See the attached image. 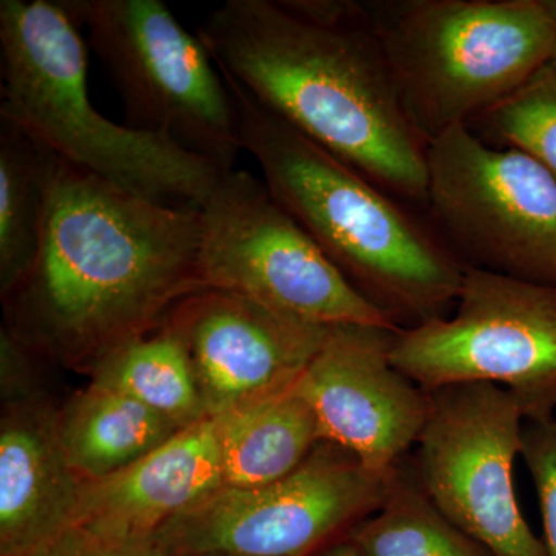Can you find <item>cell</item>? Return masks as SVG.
Segmentation results:
<instances>
[{
    "label": "cell",
    "mask_w": 556,
    "mask_h": 556,
    "mask_svg": "<svg viewBox=\"0 0 556 556\" xmlns=\"http://www.w3.org/2000/svg\"><path fill=\"white\" fill-rule=\"evenodd\" d=\"M200 208L164 206L54 155L38 254L3 299L9 331L90 371L204 291Z\"/></svg>",
    "instance_id": "obj_1"
},
{
    "label": "cell",
    "mask_w": 556,
    "mask_h": 556,
    "mask_svg": "<svg viewBox=\"0 0 556 556\" xmlns=\"http://www.w3.org/2000/svg\"><path fill=\"white\" fill-rule=\"evenodd\" d=\"M197 35L226 78L404 203L428 195V142L356 0H228Z\"/></svg>",
    "instance_id": "obj_2"
},
{
    "label": "cell",
    "mask_w": 556,
    "mask_h": 556,
    "mask_svg": "<svg viewBox=\"0 0 556 556\" xmlns=\"http://www.w3.org/2000/svg\"><path fill=\"white\" fill-rule=\"evenodd\" d=\"M225 79L243 150L350 283L399 328L452 314L466 265L431 223Z\"/></svg>",
    "instance_id": "obj_3"
},
{
    "label": "cell",
    "mask_w": 556,
    "mask_h": 556,
    "mask_svg": "<svg viewBox=\"0 0 556 556\" xmlns=\"http://www.w3.org/2000/svg\"><path fill=\"white\" fill-rule=\"evenodd\" d=\"M0 54V116L72 166L127 192L164 206H203L223 170L98 112L87 90L86 42L61 0H2Z\"/></svg>",
    "instance_id": "obj_4"
},
{
    "label": "cell",
    "mask_w": 556,
    "mask_h": 556,
    "mask_svg": "<svg viewBox=\"0 0 556 556\" xmlns=\"http://www.w3.org/2000/svg\"><path fill=\"white\" fill-rule=\"evenodd\" d=\"M365 9L427 142L506 100L556 56V0H375Z\"/></svg>",
    "instance_id": "obj_5"
},
{
    "label": "cell",
    "mask_w": 556,
    "mask_h": 556,
    "mask_svg": "<svg viewBox=\"0 0 556 556\" xmlns=\"http://www.w3.org/2000/svg\"><path fill=\"white\" fill-rule=\"evenodd\" d=\"M118 90L131 129L169 139L223 172L243 146L236 98L200 36L161 0H61Z\"/></svg>",
    "instance_id": "obj_6"
},
{
    "label": "cell",
    "mask_w": 556,
    "mask_h": 556,
    "mask_svg": "<svg viewBox=\"0 0 556 556\" xmlns=\"http://www.w3.org/2000/svg\"><path fill=\"white\" fill-rule=\"evenodd\" d=\"M391 362L426 393L492 383L527 420L556 415V288L466 266L455 311L399 328Z\"/></svg>",
    "instance_id": "obj_7"
},
{
    "label": "cell",
    "mask_w": 556,
    "mask_h": 556,
    "mask_svg": "<svg viewBox=\"0 0 556 556\" xmlns=\"http://www.w3.org/2000/svg\"><path fill=\"white\" fill-rule=\"evenodd\" d=\"M200 215L204 291L232 292L316 327L399 329L249 172H223Z\"/></svg>",
    "instance_id": "obj_8"
},
{
    "label": "cell",
    "mask_w": 556,
    "mask_h": 556,
    "mask_svg": "<svg viewBox=\"0 0 556 556\" xmlns=\"http://www.w3.org/2000/svg\"><path fill=\"white\" fill-rule=\"evenodd\" d=\"M431 226L466 266L556 288V179L466 124L428 142Z\"/></svg>",
    "instance_id": "obj_9"
},
{
    "label": "cell",
    "mask_w": 556,
    "mask_h": 556,
    "mask_svg": "<svg viewBox=\"0 0 556 556\" xmlns=\"http://www.w3.org/2000/svg\"><path fill=\"white\" fill-rule=\"evenodd\" d=\"M394 470L376 473L320 441L288 477L251 489L219 486L156 538L170 556H311L382 506Z\"/></svg>",
    "instance_id": "obj_10"
},
{
    "label": "cell",
    "mask_w": 556,
    "mask_h": 556,
    "mask_svg": "<svg viewBox=\"0 0 556 556\" xmlns=\"http://www.w3.org/2000/svg\"><path fill=\"white\" fill-rule=\"evenodd\" d=\"M428 397L412 464L434 506L493 556H547L515 489L526 424L517 399L492 383L439 388Z\"/></svg>",
    "instance_id": "obj_11"
},
{
    "label": "cell",
    "mask_w": 556,
    "mask_h": 556,
    "mask_svg": "<svg viewBox=\"0 0 556 556\" xmlns=\"http://www.w3.org/2000/svg\"><path fill=\"white\" fill-rule=\"evenodd\" d=\"M397 329L328 328L298 388L316 413L321 441L334 442L388 475L416 445L430 397L391 362Z\"/></svg>",
    "instance_id": "obj_12"
},
{
    "label": "cell",
    "mask_w": 556,
    "mask_h": 556,
    "mask_svg": "<svg viewBox=\"0 0 556 556\" xmlns=\"http://www.w3.org/2000/svg\"><path fill=\"white\" fill-rule=\"evenodd\" d=\"M177 314L211 417L294 387L328 331L215 289L182 300Z\"/></svg>",
    "instance_id": "obj_13"
},
{
    "label": "cell",
    "mask_w": 556,
    "mask_h": 556,
    "mask_svg": "<svg viewBox=\"0 0 556 556\" xmlns=\"http://www.w3.org/2000/svg\"><path fill=\"white\" fill-rule=\"evenodd\" d=\"M223 486L217 417L185 428L137 463L83 482L72 527L109 536H152Z\"/></svg>",
    "instance_id": "obj_14"
},
{
    "label": "cell",
    "mask_w": 556,
    "mask_h": 556,
    "mask_svg": "<svg viewBox=\"0 0 556 556\" xmlns=\"http://www.w3.org/2000/svg\"><path fill=\"white\" fill-rule=\"evenodd\" d=\"M83 481L60 437V413L27 399L0 424V555L54 544L73 526Z\"/></svg>",
    "instance_id": "obj_15"
},
{
    "label": "cell",
    "mask_w": 556,
    "mask_h": 556,
    "mask_svg": "<svg viewBox=\"0 0 556 556\" xmlns=\"http://www.w3.org/2000/svg\"><path fill=\"white\" fill-rule=\"evenodd\" d=\"M181 430L129 394L94 382L60 413L62 447L83 482L124 470Z\"/></svg>",
    "instance_id": "obj_16"
},
{
    "label": "cell",
    "mask_w": 556,
    "mask_h": 556,
    "mask_svg": "<svg viewBox=\"0 0 556 556\" xmlns=\"http://www.w3.org/2000/svg\"><path fill=\"white\" fill-rule=\"evenodd\" d=\"M217 419L223 486L251 489L288 477L321 441L316 413L298 383Z\"/></svg>",
    "instance_id": "obj_17"
},
{
    "label": "cell",
    "mask_w": 556,
    "mask_h": 556,
    "mask_svg": "<svg viewBox=\"0 0 556 556\" xmlns=\"http://www.w3.org/2000/svg\"><path fill=\"white\" fill-rule=\"evenodd\" d=\"M91 382L129 394L182 430L211 417L177 306L159 328L102 358L91 369Z\"/></svg>",
    "instance_id": "obj_18"
},
{
    "label": "cell",
    "mask_w": 556,
    "mask_h": 556,
    "mask_svg": "<svg viewBox=\"0 0 556 556\" xmlns=\"http://www.w3.org/2000/svg\"><path fill=\"white\" fill-rule=\"evenodd\" d=\"M53 152L0 116V294L10 295L38 254Z\"/></svg>",
    "instance_id": "obj_19"
},
{
    "label": "cell",
    "mask_w": 556,
    "mask_h": 556,
    "mask_svg": "<svg viewBox=\"0 0 556 556\" xmlns=\"http://www.w3.org/2000/svg\"><path fill=\"white\" fill-rule=\"evenodd\" d=\"M346 540L364 556H493L434 506L407 459L382 506L351 527Z\"/></svg>",
    "instance_id": "obj_20"
},
{
    "label": "cell",
    "mask_w": 556,
    "mask_h": 556,
    "mask_svg": "<svg viewBox=\"0 0 556 556\" xmlns=\"http://www.w3.org/2000/svg\"><path fill=\"white\" fill-rule=\"evenodd\" d=\"M493 148L525 153L556 179V64L466 124Z\"/></svg>",
    "instance_id": "obj_21"
},
{
    "label": "cell",
    "mask_w": 556,
    "mask_h": 556,
    "mask_svg": "<svg viewBox=\"0 0 556 556\" xmlns=\"http://www.w3.org/2000/svg\"><path fill=\"white\" fill-rule=\"evenodd\" d=\"M521 457L540 500L546 554L556 556V415L543 420H527L522 430Z\"/></svg>",
    "instance_id": "obj_22"
},
{
    "label": "cell",
    "mask_w": 556,
    "mask_h": 556,
    "mask_svg": "<svg viewBox=\"0 0 556 556\" xmlns=\"http://www.w3.org/2000/svg\"><path fill=\"white\" fill-rule=\"evenodd\" d=\"M56 556H170L152 536H109L70 527L54 544Z\"/></svg>",
    "instance_id": "obj_23"
},
{
    "label": "cell",
    "mask_w": 556,
    "mask_h": 556,
    "mask_svg": "<svg viewBox=\"0 0 556 556\" xmlns=\"http://www.w3.org/2000/svg\"><path fill=\"white\" fill-rule=\"evenodd\" d=\"M311 556H364L361 552L357 551V547L354 546L351 541H348L346 538L343 541H339V543L328 544V546L321 547L320 551H317L316 554Z\"/></svg>",
    "instance_id": "obj_24"
},
{
    "label": "cell",
    "mask_w": 556,
    "mask_h": 556,
    "mask_svg": "<svg viewBox=\"0 0 556 556\" xmlns=\"http://www.w3.org/2000/svg\"><path fill=\"white\" fill-rule=\"evenodd\" d=\"M54 544H43V546L27 548V551L13 552V554L0 556H56V554H54Z\"/></svg>",
    "instance_id": "obj_25"
},
{
    "label": "cell",
    "mask_w": 556,
    "mask_h": 556,
    "mask_svg": "<svg viewBox=\"0 0 556 556\" xmlns=\"http://www.w3.org/2000/svg\"><path fill=\"white\" fill-rule=\"evenodd\" d=\"M201 556H223V555H201Z\"/></svg>",
    "instance_id": "obj_26"
},
{
    "label": "cell",
    "mask_w": 556,
    "mask_h": 556,
    "mask_svg": "<svg viewBox=\"0 0 556 556\" xmlns=\"http://www.w3.org/2000/svg\"><path fill=\"white\" fill-rule=\"evenodd\" d=\"M555 64H556V56H555V60H554Z\"/></svg>",
    "instance_id": "obj_27"
}]
</instances>
